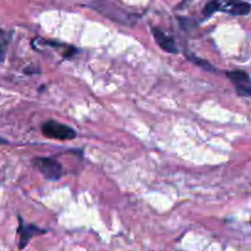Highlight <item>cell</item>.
I'll return each mask as SVG.
<instances>
[{
    "label": "cell",
    "mask_w": 251,
    "mask_h": 251,
    "mask_svg": "<svg viewBox=\"0 0 251 251\" xmlns=\"http://www.w3.org/2000/svg\"><path fill=\"white\" fill-rule=\"evenodd\" d=\"M91 7L98 11L100 14L104 15L108 19L123 25H134L136 22V16L126 10L122 9L119 5L109 1V0H96L91 4Z\"/></svg>",
    "instance_id": "1"
},
{
    "label": "cell",
    "mask_w": 251,
    "mask_h": 251,
    "mask_svg": "<svg viewBox=\"0 0 251 251\" xmlns=\"http://www.w3.org/2000/svg\"><path fill=\"white\" fill-rule=\"evenodd\" d=\"M33 167L38 169L48 180H59L63 176V167L55 159L49 157H37L32 161Z\"/></svg>",
    "instance_id": "2"
},
{
    "label": "cell",
    "mask_w": 251,
    "mask_h": 251,
    "mask_svg": "<svg viewBox=\"0 0 251 251\" xmlns=\"http://www.w3.org/2000/svg\"><path fill=\"white\" fill-rule=\"evenodd\" d=\"M42 132L44 136L54 140H73L76 137V131L73 127L55 120H48L44 123L42 125Z\"/></svg>",
    "instance_id": "3"
},
{
    "label": "cell",
    "mask_w": 251,
    "mask_h": 251,
    "mask_svg": "<svg viewBox=\"0 0 251 251\" xmlns=\"http://www.w3.org/2000/svg\"><path fill=\"white\" fill-rule=\"evenodd\" d=\"M227 76L235 85V90H237L238 95L244 96V97H249L251 95V81L249 74H248L247 71H228Z\"/></svg>",
    "instance_id": "4"
},
{
    "label": "cell",
    "mask_w": 251,
    "mask_h": 251,
    "mask_svg": "<svg viewBox=\"0 0 251 251\" xmlns=\"http://www.w3.org/2000/svg\"><path fill=\"white\" fill-rule=\"evenodd\" d=\"M152 33H153V37L154 39H156L157 44H158L164 51H167V53H172V54L178 53L176 43V41H174L173 37L168 36L166 32L157 28V27H153V28H152Z\"/></svg>",
    "instance_id": "5"
},
{
    "label": "cell",
    "mask_w": 251,
    "mask_h": 251,
    "mask_svg": "<svg viewBox=\"0 0 251 251\" xmlns=\"http://www.w3.org/2000/svg\"><path fill=\"white\" fill-rule=\"evenodd\" d=\"M17 232H19L20 234V245H19L20 249H24V248L28 244V242L31 240L32 237L47 233L46 230L41 229V228H38L37 226L24 225L22 222H20V227Z\"/></svg>",
    "instance_id": "6"
},
{
    "label": "cell",
    "mask_w": 251,
    "mask_h": 251,
    "mask_svg": "<svg viewBox=\"0 0 251 251\" xmlns=\"http://www.w3.org/2000/svg\"><path fill=\"white\" fill-rule=\"evenodd\" d=\"M226 11L232 15H248L250 11V4L248 1H233V4L226 7Z\"/></svg>",
    "instance_id": "7"
},
{
    "label": "cell",
    "mask_w": 251,
    "mask_h": 251,
    "mask_svg": "<svg viewBox=\"0 0 251 251\" xmlns=\"http://www.w3.org/2000/svg\"><path fill=\"white\" fill-rule=\"evenodd\" d=\"M188 58L190 59L191 61H194V63L199 64V66H201V68H203V69H205V70H207V71H216V69L213 68V66L211 65V64L208 63V61L202 60V59L196 58V56L194 55V54H188Z\"/></svg>",
    "instance_id": "8"
},
{
    "label": "cell",
    "mask_w": 251,
    "mask_h": 251,
    "mask_svg": "<svg viewBox=\"0 0 251 251\" xmlns=\"http://www.w3.org/2000/svg\"><path fill=\"white\" fill-rule=\"evenodd\" d=\"M6 48H7L6 33H4V32L0 31V60H4Z\"/></svg>",
    "instance_id": "9"
},
{
    "label": "cell",
    "mask_w": 251,
    "mask_h": 251,
    "mask_svg": "<svg viewBox=\"0 0 251 251\" xmlns=\"http://www.w3.org/2000/svg\"><path fill=\"white\" fill-rule=\"evenodd\" d=\"M218 9H220V6H218L217 2L212 1L210 2V4H207V6L205 7V10H203V15H205V17L207 19V17H210L213 12L217 11Z\"/></svg>",
    "instance_id": "10"
},
{
    "label": "cell",
    "mask_w": 251,
    "mask_h": 251,
    "mask_svg": "<svg viewBox=\"0 0 251 251\" xmlns=\"http://www.w3.org/2000/svg\"><path fill=\"white\" fill-rule=\"evenodd\" d=\"M4 144H7V141H5V140L0 139V145H4Z\"/></svg>",
    "instance_id": "11"
}]
</instances>
